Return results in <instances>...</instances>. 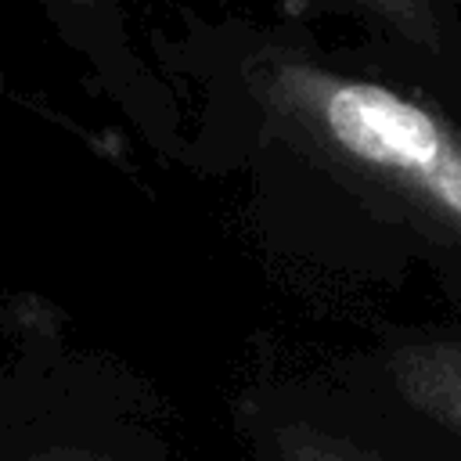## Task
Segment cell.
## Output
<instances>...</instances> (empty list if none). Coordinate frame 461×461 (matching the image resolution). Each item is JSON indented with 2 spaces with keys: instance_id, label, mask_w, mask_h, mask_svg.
<instances>
[{
  "instance_id": "5",
  "label": "cell",
  "mask_w": 461,
  "mask_h": 461,
  "mask_svg": "<svg viewBox=\"0 0 461 461\" xmlns=\"http://www.w3.org/2000/svg\"><path fill=\"white\" fill-rule=\"evenodd\" d=\"M58 4H68V7H101L108 0H58Z\"/></svg>"
},
{
  "instance_id": "4",
  "label": "cell",
  "mask_w": 461,
  "mask_h": 461,
  "mask_svg": "<svg viewBox=\"0 0 461 461\" xmlns=\"http://www.w3.org/2000/svg\"><path fill=\"white\" fill-rule=\"evenodd\" d=\"M339 4L371 14L375 22L389 25L400 40L421 47L425 54H443V25L436 0H339Z\"/></svg>"
},
{
  "instance_id": "1",
  "label": "cell",
  "mask_w": 461,
  "mask_h": 461,
  "mask_svg": "<svg viewBox=\"0 0 461 461\" xmlns=\"http://www.w3.org/2000/svg\"><path fill=\"white\" fill-rule=\"evenodd\" d=\"M277 126L339 173L461 306V122L400 86L295 54L259 58Z\"/></svg>"
},
{
  "instance_id": "2",
  "label": "cell",
  "mask_w": 461,
  "mask_h": 461,
  "mask_svg": "<svg viewBox=\"0 0 461 461\" xmlns=\"http://www.w3.org/2000/svg\"><path fill=\"white\" fill-rule=\"evenodd\" d=\"M378 375L443 461H461V317L393 335L378 349Z\"/></svg>"
},
{
  "instance_id": "3",
  "label": "cell",
  "mask_w": 461,
  "mask_h": 461,
  "mask_svg": "<svg viewBox=\"0 0 461 461\" xmlns=\"http://www.w3.org/2000/svg\"><path fill=\"white\" fill-rule=\"evenodd\" d=\"M270 457L274 461H393L378 447L306 418H288L270 429Z\"/></svg>"
}]
</instances>
